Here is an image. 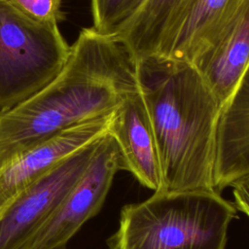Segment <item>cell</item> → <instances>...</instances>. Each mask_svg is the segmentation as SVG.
<instances>
[{"label":"cell","instance_id":"obj_1","mask_svg":"<svg viewBox=\"0 0 249 249\" xmlns=\"http://www.w3.org/2000/svg\"><path fill=\"white\" fill-rule=\"evenodd\" d=\"M138 90L137 61L128 49L83 28L58 74L0 115V168L61 130L112 115Z\"/></svg>","mask_w":249,"mask_h":249},{"label":"cell","instance_id":"obj_2","mask_svg":"<svg viewBox=\"0 0 249 249\" xmlns=\"http://www.w3.org/2000/svg\"><path fill=\"white\" fill-rule=\"evenodd\" d=\"M137 77L160 159V192L215 191L222 108L197 70L189 62L155 54L137 61Z\"/></svg>","mask_w":249,"mask_h":249},{"label":"cell","instance_id":"obj_3","mask_svg":"<svg viewBox=\"0 0 249 249\" xmlns=\"http://www.w3.org/2000/svg\"><path fill=\"white\" fill-rule=\"evenodd\" d=\"M233 203L216 191L157 192L125 204L109 249H225Z\"/></svg>","mask_w":249,"mask_h":249},{"label":"cell","instance_id":"obj_4","mask_svg":"<svg viewBox=\"0 0 249 249\" xmlns=\"http://www.w3.org/2000/svg\"><path fill=\"white\" fill-rule=\"evenodd\" d=\"M70 48L58 24L32 20L0 0V115L51 82Z\"/></svg>","mask_w":249,"mask_h":249},{"label":"cell","instance_id":"obj_5","mask_svg":"<svg viewBox=\"0 0 249 249\" xmlns=\"http://www.w3.org/2000/svg\"><path fill=\"white\" fill-rule=\"evenodd\" d=\"M100 137L67 157L11 201L0 214V249H29L88 167Z\"/></svg>","mask_w":249,"mask_h":249},{"label":"cell","instance_id":"obj_6","mask_svg":"<svg viewBox=\"0 0 249 249\" xmlns=\"http://www.w3.org/2000/svg\"><path fill=\"white\" fill-rule=\"evenodd\" d=\"M120 170H124L121 152L107 130L88 167L36 234L29 249L66 246L82 226L99 212Z\"/></svg>","mask_w":249,"mask_h":249},{"label":"cell","instance_id":"obj_7","mask_svg":"<svg viewBox=\"0 0 249 249\" xmlns=\"http://www.w3.org/2000/svg\"><path fill=\"white\" fill-rule=\"evenodd\" d=\"M112 115L66 128L0 168V214L24 189L108 130Z\"/></svg>","mask_w":249,"mask_h":249},{"label":"cell","instance_id":"obj_8","mask_svg":"<svg viewBox=\"0 0 249 249\" xmlns=\"http://www.w3.org/2000/svg\"><path fill=\"white\" fill-rule=\"evenodd\" d=\"M221 108L249 67V0H243L214 41L193 62Z\"/></svg>","mask_w":249,"mask_h":249},{"label":"cell","instance_id":"obj_9","mask_svg":"<svg viewBox=\"0 0 249 249\" xmlns=\"http://www.w3.org/2000/svg\"><path fill=\"white\" fill-rule=\"evenodd\" d=\"M108 132L118 144L124 170L147 189L160 192L162 180L156 139L139 90L126 97L112 114Z\"/></svg>","mask_w":249,"mask_h":249},{"label":"cell","instance_id":"obj_10","mask_svg":"<svg viewBox=\"0 0 249 249\" xmlns=\"http://www.w3.org/2000/svg\"><path fill=\"white\" fill-rule=\"evenodd\" d=\"M249 175V67L222 107L216 133L214 189L231 186Z\"/></svg>","mask_w":249,"mask_h":249},{"label":"cell","instance_id":"obj_11","mask_svg":"<svg viewBox=\"0 0 249 249\" xmlns=\"http://www.w3.org/2000/svg\"><path fill=\"white\" fill-rule=\"evenodd\" d=\"M243 0H191L160 55L193 64L231 20Z\"/></svg>","mask_w":249,"mask_h":249},{"label":"cell","instance_id":"obj_12","mask_svg":"<svg viewBox=\"0 0 249 249\" xmlns=\"http://www.w3.org/2000/svg\"><path fill=\"white\" fill-rule=\"evenodd\" d=\"M190 1L146 0L114 38L128 49L136 61L159 54Z\"/></svg>","mask_w":249,"mask_h":249},{"label":"cell","instance_id":"obj_13","mask_svg":"<svg viewBox=\"0 0 249 249\" xmlns=\"http://www.w3.org/2000/svg\"><path fill=\"white\" fill-rule=\"evenodd\" d=\"M145 2L146 0H90L92 27L103 35L116 37Z\"/></svg>","mask_w":249,"mask_h":249},{"label":"cell","instance_id":"obj_14","mask_svg":"<svg viewBox=\"0 0 249 249\" xmlns=\"http://www.w3.org/2000/svg\"><path fill=\"white\" fill-rule=\"evenodd\" d=\"M24 17L43 23H56L64 19L63 0H5Z\"/></svg>","mask_w":249,"mask_h":249},{"label":"cell","instance_id":"obj_15","mask_svg":"<svg viewBox=\"0 0 249 249\" xmlns=\"http://www.w3.org/2000/svg\"><path fill=\"white\" fill-rule=\"evenodd\" d=\"M233 205L249 217V175H246L231 184Z\"/></svg>","mask_w":249,"mask_h":249},{"label":"cell","instance_id":"obj_16","mask_svg":"<svg viewBox=\"0 0 249 249\" xmlns=\"http://www.w3.org/2000/svg\"><path fill=\"white\" fill-rule=\"evenodd\" d=\"M55 249H66V246H61V247H58V248H55Z\"/></svg>","mask_w":249,"mask_h":249}]
</instances>
